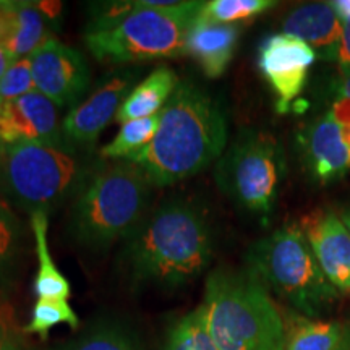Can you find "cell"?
<instances>
[{
  "mask_svg": "<svg viewBox=\"0 0 350 350\" xmlns=\"http://www.w3.org/2000/svg\"><path fill=\"white\" fill-rule=\"evenodd\" d=\"M57 325H68L73 329H77L80 325V319L67 300L38 299L33 308L31 319L26 325L25 331L28 334H38L41 339H47L49 331Z\"/></svg>",
  "mask_w": 350,
  "mask_h": 350,
  "instance_id": "cell-25",
  "label": "cell"
},
{
  "mask_svg": "<svg viewBox=\"0 0 350 350\" xmlns=\"http://www.w3.org/2000/svg\"><path fill=\"white\" fill-rule=\"evenodd\" d=\"M239 34V26L208 23L196 15L185 36V54L198 62L204 75L219 78L232 62Z\"/></svg>",
  "mask_w": 350,
  "mask_h": 350,
  "instance_id": "cell-16",
  "label": "cell"
},
{
  "mask_svg": "<svg viewBox=\"0 0 350 350\" xmlns=\"http://www.w3.org/2000/svg\"><path fill=\"white\" fill-rule=\"evenodd\" d=\"M339 214H340V217H342L344 224L347 226V229H349V232H350V206H349V208H344L342 211H340Z\"/></svg>",
  "mask_w": 350,
  "mask_h": 350,
  "instance_id": "cell-33",
  "label": "cell"
},
{
  "mask_svg": "<svg viewBox=\"0 0 350 350\" xmlns=\"http://www.w3.org/2000/svg\"><path fill=\"white\" fill-rule=\"evenodd\" d=\"M332 88H334V93L338 94V98L350 99V70H342Z\"/></svg>",
  "mask_w": 350,
  "mask_h": 350,
  "instance_id": "cell-29",
  "label": "cell"
},
{
  "mask_svg": "<svg viewBox=\"0 0 350 350\" xmlns=\"http://www.w3.org/2000/svg\"><path fill=\"white\" fill-rule=\"evenodd\" d=\"M338 350H350V323H347V331H345L344 340Z\"/></svg>",
  "mask_w": 350,
  "mask_h": 350,
  "instance_id": "cell-32",
  "label": "cell"
},
{
  "mask_svg": "<svg viewBox=\"0 0 350 350\" xmlns=\"http://www.w3.org/2000/svg\"><path fill=\"white\" fill-rule=\"evenodd\" d=\"M177 85L178 78L172 68H156L150 77L137 85L133 91H130L117 112L116 120L124 125L130 120L157 116L163 112Z\"/></svg>",
  "mask_w": 350,
  "mask_h": 350,
  "instance_id": "cell-17",
  "label": "cell"
},
{
  "mask_svg": "<svg viewBox=\"0 0 350 350\" xmlns=\"http://www.w3.org/2000/svg\"><path fill=\"white\" fill-rule=\"evenodd\" d=\"M318 59L308 44L287 33L265 38L258 47V68L275 96L279 113L291 111L308 80V72Z\"/></svg>",
  "mask_w": 350,
  "mask_h": 350,
  "instance_id": "cell-9",
  "label": "cell"
},
{
  "mask_svg": "<svg viewBox=\"0 0 350 350\" xmlns=\"http://www.w3.org/2000/svg\"><path fill=\"white\" fill-rule=\"evenodd\" d=\"M15 60L16 59L12 54H8V52H5L3 49H0V78L3 77V73L10 68V65L15 62Z\"/></svg>",
  "mask_w": 350,
  "mask_h": 350,
  "instance_id": "cell-31",
  "label": "cell"
},
{
  "mask_svg": "<svg viewBox=\"0 0 350 350\" xmlns=\"http://www.w3.org/2000/svg\"><path fill=\"white\" fill-rule=\"evenodd\" d=\"M247 269L299 314L319 318L339 299L300 226H284L248 248Z\"/></svg>",
  "mask_w": 350,
  "mask_h": 350,
  "instance_id": "cell-7",
  "label": "cell"
},
{
  "mask_svg": "<svg viewBox=\"0 0 350 350\" xmlns=\"http://www.w3.org/2000/svg\"><path fill=\"white\" fill-rule=\"evenodd\" d=\"M319 268L339 294H350V232L332 209L310 214L301 221Z\"/></svg>",
  "mask_w": 350,
  "mask_h": 350,
  "instance_id": "cell-13",
  "label": "cell"
},
{
  "mask_svg": "<svg viewBox=\"0 0 350 350\" xmlns=\"http://www.w3.org/2000/svg\"><path fill=\"white\" fill-rule=\"evenodd\" d=\"M331 5L336 10V13L339 15V18L344 21V23L350 21V0H332Z\"/></svg>",
  "mask_w": 350,
  "mask_h": 350,
  "instance_id": "cell-30",
  "label": "cell"
},
{
  "mask_svg": "<svg viewBox=\"0 0 350 350\" xmlns=\"http://www.w3.org/2000/svg\"><path fill=\"white\" fill-rule=\"evenodd\" d=\"M29 216H31V227L39 262L36 281H34V292H36L38 299L42 300H68L72 295V287H70L67 278L57 269L51 256L49 243H47V222H49L47 214L36 211Z\"/></svg>",
  "mask_w": 350,
  "mask_h": 350,
  "instance_id": "cell-19",
  "label": "cell"
},
{
  "mask_svg": "<svg viewBox=\"0 0 350 350\" xmlns=\"http://www.w3.org/2000/svg\"><path fill=\"white\" fill-rule=\"evenodd\" d=\"M164 350H217L209 336L201 305L174 323L165 338Z\"/></svg>",
  "mask_w": 350,
  "mask_h": 350,
  "instance_id": "cell-22",
  "label": "cell"
},
{
  "mask_svg": "<svg viewBox=\"0 0 350 350\" xmlns=\"http://www.w3.org/2000/svg\"><path fill=\"white\" fill-rule=\"evenodd\" d=\"M47 350H144L138 334L117 319H100L67 342Z\"/></svg>",
  "mask_w": 350,
  "mask_h": 350,
  "instance_id": "cell-20",
  "label": "cell"
},
{
  "mask_svg": "<svg viewBox=\"0 0 350 350\" xmlns=\"http://www.w3.org/2000/svg\"><path fill=\"white\" fill-rule=\"evenodd\" d=\"M126 240L125 265L137 284L180 288L198 279L213 260L208 217L188 201L157 208Z\"/></svg>",
  "mask_w": 350,
  "mask_h": 350,
  "instance_id": "cell-2",
  "label": "cell"
},
{
  "mask_svg": "<svg viewBox=\"0 0 350 350\" xmlns=\"http://www.w3.org/2000/svg\"><path fill=\"white\" fill-rule=\"evenodd\" d=\"M91 151L70 144L20 142L0 148V191L29 214H49L75 200L100 167Z\"/></svg>",
  "mask_w": 350,
  "mask_h": 350,
  "instance_id": "cell-5",
  "label": "cell"
},
{
  "mask_svg": "<svg viewBox=\"0 0 350 350\" xmlns=\"http://www.w3.org/2000/svg\"><path fill=\"white\" fill-rule=\"evenodd\" d=\"M299 144L305 167L318 183L339 180L350 170V146L342 126L327 113L304 126Z\"/></svg>",
  "mask_w": 350,
  "mask_h": 350,
  "instance_id": "cell-14",
  "label": "cell"
},
{
  "mask_svg": "<svg viewBox=\"0 0 350 350\" xmlns=\"http://www.w3.org/2000/svg\"><path fill=\"white\" fill-rule=\"evenodd\" d=\"M345 331L347 323L291 313L286 319L284 350H338L344 340Z\"/></svg>",
  "mask_w": 350,
  "mask_h": 350,
  "instance_id": "cell-18",
  "label": "cell"
},
{
  "mask_svg": "<svg viewBox=\"0 0 350 350\" xmlns=\"http://www.w3.org/2000/svg\"><path fill=\"white\" fill-rule=\"evenodd\" d=\"M36 91L29 59H18L10 65V68L0 78V106L10 103L21 96Z\"/></svg>",
  "mask_w": 350,
  "mask_h": 350,
  "instance_id": "cell-26",
  "label": "cell"
},
{
  "mask_svg": "<svg viewBox=\"0 0 350 350\" xmlns=\"http://www.w3.org/2000/svg\"><path fill=\"white\" fill-rule=\"evenodd\" d=\"M0 350H21L15 332L3 319H0Z\"/></svg>",
  "mask_w": 350,
  "mask_h": 350,
  "instance_id": "cell-28",
  "label": "cell"
},
{
  "mask_svg": "<svg viewBox=\"0 0 350 350\" xmlns=\"http://www.w3.org/2000/svg\"><path fill=\"white\" fill-rule=\"evenodd\" d=\"M36 91L59 109L78 106L91 83V72L80 51L51 39L28 57Z\"/></svg>",
  "mask_w": 350,
  "mask_h": 350,
  "instance_id": "cell-10",
  "label": "cell"
},
{
  "mask_svg": "<svg viewBox=\"0 0 350 350\" xmlns=\"http://www.w3.org/2000/svg\"><path fill=\"white\" fill-rule=\"evenodd\" d=\"M25 242L23 224L12 213L5 201L0 200V279L7 281L15 269Z\"/></svg>",
  "mask_w": 350,
  "mask_h": 350,
  "instance_id": "cell-24",
  "label": "cell"
},
{
  "mask_svg": "<svg viewBox=\"0 0 350 350\" xmlns=\"http://www.w3.org/2000/svg\"><path fill=\"white\" fill-rule=\"evenodd\" d=\"M344 21L331 2H310L297 7L284 18V33L301 39L317 52L319 59L332 62L342 36Z\"/></svg>",
  "mask_w": 350,
  "mask_h": 350,
  "instance_id": "cell-15",
  "label": "cell"
},
{
  "mask_svg": "<svg viewBox=\"0 0 350 350\" xmlns=\"http://www.w3.org/2000/svg\"><path fill=\"white\" fill-rule=\"evenodd\" d=\"M278 5L274 0H211L204 2L198 13L201 20L214 25H234L248 20Z\"/></svg>",
  "mask_w": 350,
  "mask_h": 350,
  "instance_id": "cell-23",
  "label": "cell"
},
{
  "mask_svg": "<svg viewBox=\"0 0 350 350\" xmlns=\"http://www.w3.org/2000/svg\"><path fill=\"white\" fill-rule=\"evenodd\" d=\"M151 183L130 161L100 164L70 209V232L81 247L107 250L144 221Z\"/></svg>",
  "mask_w": 350,
  "mask_h": 350,
  "instance_id": "cell-6",
  "label": "cell"
},
{
  "mask_svg": "<svg viewBox=\"0 0 350 350\" xmlns=\"http://www.w3.org/2000/svg\"><path fill=\"white\" fill-rule=\"evenodd\" d=\"M203 3L159 8L146 0L112 2L86 28L85 44L99 62L117 65L185 55L187 31Z\"/></svg>",
  "mask_w": 350,
  "mask_h": 350,
  "instance_id": "cell-3",
  "label": "cell"
},
{
  "mask_svg": "<svg viewBox=\"0 0 350 350\" xmlns=\"http://www.w3.org/2000/svg\"><path fill=\"white\" fill-rule=\"evenodd\" d=\"M286 174L281 142L268 131L247 129L217 159L214 180L240 209L268 216L278 203Z\"/></svg>",
  "mask_w": 350,
  "mask_h": 350,
  "instance_id": "cell-8",
  "label": "cell"
},
{
  "mask_svg": "<svg viewBox=\"0 0 350 350\" xmlns=\"http://www.w3.org/2000/svg\"><path fill=\"white\" fill-rule=\"evenodd\" d=\"M161 113L146 119L130 120L122 125L117 137L100 150L103 159H130L152 142L159 129Z\"/></svg>",
  "mask_w": 350,
  "mask_h": 350,
  "instance_id": "cell-21",
  "label": "cell"
},
{
  "mask_svg": "<svg viewBox=\"0 0 350 350\" xmlns=\"http://www.w3.org/2000/svg\"><path fill=\"white\" fill-rule=\"evenodd\" d=\"M0 142L13 144L20 142L68 144L62 133L59 107L39 91L3 103L0 107Z\"/></svg>",
  "mask_w": 350,
  "mask_h": 350,
  "instance_id": "cell-12",
  "label": "cell"
},
{
  "mask_svg": "<svg viewBox=\"0 0 350 350\" xmlns=\"http://www.w3.org/2000/svg\"><path fill=\"white\" fill-rule=\"evenodd\" d=\"M0 107H2V106H0ZM0 148H2V142H0Z\"/></svg>",
  "mask_w": 350,
  "mask_h": 350,
  "instance_id": "cell-34",
  "label": "cell"
},
{
  "mask_svg": "<svg viewBox=\"0 0 350 350\" xmlns=\"http://www.w3.org/2000/svg\"><path fill=\"white\" fill-rule=\"evenodd\" d=\"M201 308L217 350H284L286 321L247 268L213 271Z\"/></svg>",
  "mask_w": 350,
  "mask_h": 350,
  "instance_id": "cell-4",
  "label": "cell"
},
{
  "mask_svg": "<svg viewBox=\"0 0 350 350\" xmlns=\"http://www.w3.org/2000/svg\"><path fill=\"white\" fill-rule=\"evenodd\" d=\"M227 137L219 100L196 81L182 80L161 112L156 137L126 161L138 165L152 187L172 185L217 163Z\"/></svg>",
  "mask_w": 350,
  "mask_h": 350,
  "instance_id": "cell-1",
  "label": "cell"
},
{
  "mask_svg": "<svg viewBox=\"0 0 350 350\" xmlns=\"http://www.w3.org/2000/svg\"><path fill=\"white\" fill-rule=\"evenodd\" d=\"M131 83V73L111 75L90 98L73 107L62 122L65 142L77 150H93L99 135L116 119L122 103L130 94Z\"/></svg>",
  "mask_w": 350,
  "mask_h": 350,
  "instance_id": "cell-11",
  "label": "cell"
},
{
  "mask_svg": "<svg viewBox=\"0 0 350 350\" xmlns=\"http://www.w3.org/2000/svg\"><path fill=\"white\" fill-rule=\"evenodd\" d=\"M332 62L339 65V70H350V21L344 23L342 26V36L336 47L334 57H332Z\"/></svg>",
  "mask_w": 350,
  "mask_h": 350,
  "instance_id": "cell-27",
  "label": "cell"
}]
</instances>
